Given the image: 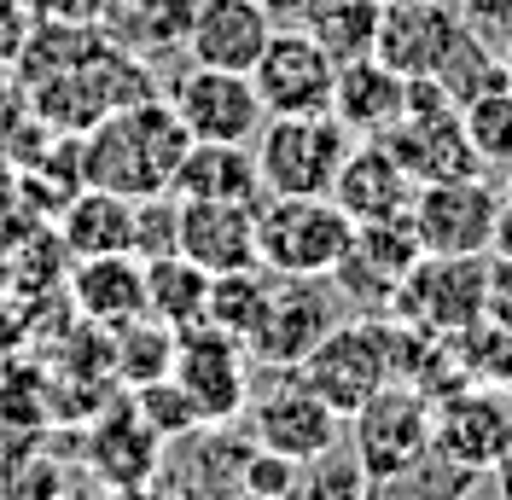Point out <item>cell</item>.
I'll list each match as a JSON object with an SVG mask.
<instances>
[{"instance_id": "6da1fadb", "label": "cell", "mask_w": 512, "mask_h": 500, "mask_svg": "<svg viewBox=\"0 0 512 500\" xmlns=\"http://www.w3.org/2000/svg\"><path fill=\"white\" fill-rule=\"evenodd\" d=\"M187 146L192 134L181 128L175 105L152 94L140 105H123V111L99 117L88 134H76V169H82V187L152 198V192H169L175 163H181Z\"/></svg>"}, {"instance_id": "7a4b0ae2", "label": "cell", "mask_w": 512, "mask_h": 500, "mask_svg": "<svg viewBox=\"0 0 512 500\" xmlns=\"http://www.w3.org/2000/svg\"><path fill=\"white\" fill-rule=\"evenodd\" d=\"M355 221L320 192V198H286L262 192L256 204V262L274 280H332L350 256Z\"/></svg>"}, {"instance_id": "3957f363", "label": "cell", "mask_w": 512, "mask_h": 500, "mask_svg": "<svg viewBox=\"0 0 512 500\" xmlns=\"http://www.w3.org/2000/svg\"><path fill=\"white\" fill-rule=\"evenodd\" d=\"M355 146V134L332 111L315 117H268L256 128L251 152H256V175L262 192H286V198H332L338 181V163Z\"/></svg>"}, {"instance_id": "277c9868", "label": "cell", "mask_w": 512, "mask_h": 500, "mask_svg": "<svg viewBox=\"0 0 512 500\" xmlns=\"http://www.w3.org/2000/svg\"><path fill=\"white\" fill-rule=\"evenodd\" d=\"M350 454L373 483L414 477L431 460V396L390 378L350 413Z\"/></svg>"}, {"instance_id": "5b68a950", "label": "cell", "mask_w": 512, "mask_h": 500, "mask_svg": "<svg viewBox=\"0 0 512 500\" xmlns=\"http://www.w3.org/2000/svg\"><path fill=\"white\" fill-rule=\"evenodd\" d=\"M297 378H303L332 413L350 419L379 384H390V314H355V320H338V326L303 355Z\"/></svg>"}, {"instance_id": "8992f818", "label": "cell", "mask_w": 512, "mask_h": 500, "mask_svg": "<svg viewBox=\"0 0 512 500\" xmlns=\"http://www.w3.org/2000/svg\"><path fill=\"white\" fill-rule=\"evenodd\" d=\"M431 454L466 477H489L512 460V390L466 384L431 402Z\"/></svg>"}, {"instance_id": "52a82bcc", "label": "cell", "mask_w": 512, "mask_h": 500, "mask_svg": "<svg viewBox=\"0 0 512 500\" xmlns=\"http://www.w3.org/2000/svg\"><path fill=\"white\" fill-rule=\"evenodd\" d=\"M489 256V250H483ZM483 256H419L390 291V320H408L419 332L454 338L483 320Z\"/></svg>"}, {"instance_id": "ba28073f", "label": "cell", "mask_w": 512, "mask_h": 500, "mask_svg": "<svg viewBox=\"0 0 512 500\" xmlns=\"http://www.w3.org/2000/svg\"><path fill=\"white\" fill-rule=\"evenodd\" d=\"M495 216H501V187H489L483 169L454 181H425L408 204L425 256H483L495 239Z\"/></svg>"}, {"instance_id": "9c48e42d", "label": "cell", "mask_w": 512, "mask_h": 500, "mask_svg": "<svg viewBox=\"0 0 512 500\" xmlns=\"http://www.w3.org/2000/svg\"><path fill=\"white\" fill-rule=\"evenodd\" d=\"M251 88H256L268 117H315V111H332L338 59L303 24H291V30L274 24L262 59L251 64Z\"/></svg>"}, {"instance_id": "30bf717a", "label": "cell", "mask_w": 512, "mask_h": 500, "mask_svg": "<svg viewBox=\"0 0 512 500\" xmlns=\"http://www.w3.org/2000/svg\"><path fill=\"white\" fill-rule=\"evenodd\" d=\"M169 378L198 407V425H233V419H245V402H251L245 344L216 332L210 320L175 332V367H169Z\"/></svg>"}, {"instance_id": "8fae6325", "label": "cell", "mask_w": 512, "mask_h": 500, "mask_svg": "<svg viewBox=\"0 0 512 500\" xmlns=\"http://www.w3.org/2000/svg\"><path fill=\"white\" fill-rule=\"evenodd\" d=\"M245 407H251V442L256 448H274V454H286L297 466H309L326 448H338L344 413H332L291 367H274V378H268Z\"/></svg>"}, {"instance_id": "7c38bea8", "label": "cell", "mask_w": 512, "mask_h": 500, "mask_svg": "<svg viewBox=\"0 0 512 500\" xmlns=\"http://www.w3.org/2000/svg\"><path fill=\"white\" fill-rule=\"evenodd\" d=\"M169 105L192 140H245L251 146L256 128L268 123L262 99H256L245 70H216V64H187L169 88Z\"/></svg>"}, {"instance_id": "4fadbf2b", "label": "cell", "mask_w": 512, "mask_h": 500, "mask_svg": "<svg viewBox=\"0 0 512 500\" xmlns=\"http://www.w3.org/2000/svg\"><path fill=\"white\" fill-rule=\"evenodd\" d=\"M338 326V303L326 297L320 280H274L268 309L245 338V355H256L262 367H303V355Z\"/></svg>"}, {"instance_id": "5bb4252c", "label": "cell", "mask_w": 512, "mask_h": 500, "mask_svg": "<svg viewBox=\"0 0 512 500\" xmlns=\"http://www.w3.org/2000/svg\"><path fill=\"white\" fill-rule=\"evenodd\" d=\"M460 12L448 0H402V6H384L379 18V41H373V59H384L396 76H437L448 64V53L460 47Z\"/></svg>"}, {"instance_id": "9a60e30c", "label": "cell", "mask_w": 512, "mask_h": 500, "mask_svg": "<svg viewBox=\"0 0 512 500\" xmlns=\"http://www.w3.org/2000/svg\"><path fill=\"white\" fill-rule=\"evenodd\" d=\"M419 256V233L408 216L396 221H361L350 239V256L338 262V291L350 297V303H361V309H390V291L402 285V274L414 268Z\"/></svg>"}, {"instance_id": "2e32d148", "label": "cell", "mask_w": 512, "mask_h": 500, "mask_svg": "<svg viewBox=\"0 0 512 500\" xmlns=\"http://www.w3.org/2000/svg\"><path fill=\"white\" fill-rule=\"evenodd\" d=\"M419 181L396 163V152L384 140H355L344 163H338V181H332V204L361 227V221H396L408 216Z\"/></svg>"}, {"instance_id": "e0dca14e", "label": "cell", "mask_w": 512, "mask_h": 500, "mask_svg": "<svg viewBox=\"0 0 512 500\" xmlns=\"http://www.w3.org/2000/svg\"><path fill=\"white\" fill-rule=\"evenodd\" d=\"M262 204V198H256ZM256 204H227V198H181V233L175 250L198 262L204 274H233L256 268Z\"/></svg>"}, {"instance_id": "ac0fdd59", "label": "cell", "mask_w": 512, "mask_h": 500, "mask_svg": "<svg viewBox=\"0 0 512 500\" xmlns=\"http://www.w3.org/2000/svg\"><path fill=\"white\" fill-rule=\"evenodd\" d=\"M268 35H274V12L262 0H198L181 47L192 53V64H216V70H245L251 76Z\"/></svg>"}, {"instance_id": "d6986e66", "label": "cell", "mask_w": 512, "mask_h": 500, "mask_svg": "<svg viewBox=\"0 0 512 500\" xmlns=\"http://www.w3.org/2000/svg\"><path fill=\"white\" fill-rule=\"evenodd\" d=\"M70 303L88 326H128L146 314V262L134 250H111V256H76L70 268Z\"/></svg>"}, {"instance_id": "ffe728a7", "label": "cell", "mask_w": 512, "mask_h": 500, "mask_svg": "<svg viewBox=\"0 0 512 500\" xmlns=\"http://www.w3.org/2000/svg\"><path fill=\"white\" fill-rule=\"evenodd\" d=\"M332 117L350 128L355 140H379L408 117V76H396L384 59H350L338 64V88H332Z\"/></svg>"}, {"instance_id": "44dd1931", "label": "cell", "mask_w": 512, "mask_h": 500, "mask_svg": "<svg viewBox=\"0 0 512 500\" xmlns=\"http://www.w3.org/2000/svg\"><path fill=\"white\" fill-rule=\"evenodd\" d=\"M379 140L396 152V163L414 175L419 187L425 181H454V175H478L483 169L478 152H472V140H466V128H460V111H443V117H414L408 111Z\"/></svg>"}, {"instance_id": "7402d4cb", "label": "cell", "mask_w": 512, "mask_h": 500, "mask_svg": "<svg viewBox=\"0 0 512 500\" xmlns=\"http://www.w3.org/2000/svg\"><path fill=\"white\" fill-rule=\"evenodd\" d=\"M175 198H227V204H256L262 198V175H256V152L245 140H192L181 163H175Z\"/></svg>"}, {"instance_id": "603a6c76", "label": "cell", "mask_w": 512, "mask_h": 500, "mask_svg": "<svg viewBox=\"0 0 512 500\" xmlns=\"http://www.w3.org/2000/svg\"><path fill=\"white\" fill-rule=\"evenodd\" d=\"M94 448H88V460H94V471L105 477V483H123V489H140V483H152L158 477V460L169 442L140 419V407L123 402L111 407L105 419L94 425Z\"/></svg>"}, {"instance_id": "cb8c5ba5", "label": "cell", "mask_w": 512, "mask_h": 500, "mask_svg": "<svg viewBox=\"0 0 512 500\" xmlns=\"http://www.w3.org/2000/svg\"><path fill=\"white\" fill-rule=\"evenodd\" d=\"M59 245L76 256H111V250H134V198L105 187H82L59 216H53Z\"/></svg>"}, {"instance_id": "d4e9b609", "label": "cell", "mask_w": 512, "mask_h": 500, "mask_svg": "<svg viewBox=\"0 0 512 500\" xmlns=\"http://www.w3.org/2000/svg\"><path fill=\"white\" fill-rule=\"evenodd\" d=\"M192 6L198 0H111L94 24L105 30V41H117L128 53H163L187 41Z\"/></svg>"}, {"instance_id": "484cf974", "label": "cell", "mask_w": 512, "mask_h": 500, "mask_svg": "<svg viewBox=\"0 0 512 500\" xmlns=\"http://www.w3.org/2000/svg\"><path fill=\"white\" fill-rule=\"evenodd\" d=\"M379 18H384V0H303V12L291 24H303L332 59L350 64V59H367L373 53Z\"/></svg>"}, {"instance_id": "4316f807", "label": "cell", "mask_w": 512, "mask_h": 500, "mask_svg": "<svg viewBox=\"0 0 512 500\" xmlns=\"http://www.w3.org/2000/svg\"><path fill=\"white\" fill-rule=\"evenodd\" d=\"M204 297H210V274H204L198 262H187L181 250L146 262V314H152V320L187 332V326L204 320Z\"/></svg>"}, {"instance_id": "83f0119b", "label": "cell", "mask_w": 512, "mask_h": 500, "mask_svg": "<svg viewBox=\"0 0 512 500\" xmlns=\"http://www.w3.org/2000/svg\"><path fill=\"white\" fill-rule=\"evenodd\" d=\"M268 291H274V274L256 262V268H233V274H210V297H204V320L227 332V338H251V326L268 309Z\"/></svg>"}, {"instance_id": "f1b7e54d", "label": "cell", "mask_w": 512, "mask_h": 500, "mask_svg": "<svg viewBox=\"0 0 512 500\" xmlns=\"http://www.w3.org/2000/svg\"><path fill=\"white\" fill-rule=\"evenodd\" d=\"M111 355H117V378L128 390L152 384V378H169V367H175V326H163L152 314H140L128 326H111Z\"/></svg>"}, {"instance_id": "f546056e", "label": "cell", "mask_w": 512, "mask_h": 500, "mask_svg": "<svg viewBox=\"0 0 512 500\" xmlns=\"http://www.w3.org/2000/svg\"><path fill=\"white\" fill-rule=\"evenodd\" d=\"M460 128H466V140H472V152H478L483 169H507L512 163V88H483L460 105Z\"/></svg>"}, {"instance_id": "4dcf8cb0", "label": "cell", "mask_w": 512, "mask_h": 500, "mask_svg": "<svg viewBox=\"0 0 512 500\" xmlns=\"http://www.w3.org/2000/svg\"><path fill=\"white\" fill-rule=\"evenodd\" d=\"M454 344L466 355V367L478 384H495V390H512V326L507 320H472L466 332H454Z\"/></svg>"}, {"instance_id": "1f68e13d", "label": "cell", "mask_w": 512, "mask_h": 500, "mask_svg": "<svg viewBox=\"0 0 512 500\" xmlns=\"http://www.w3.org/2000/svg\"><path fill=\"white\" fill-rule=\"evenodd\" d=\"M297 500H373V477L361 471V460L350 448H326L320 460L303 466Z\"/></svg>"}, {"instance_id": "d6a6232c", "label": "cell", "mask_w": 512, "mask_h": 500, "mask_svg": "<svg viewBox=\"0 0 512 500\" xmlns=\"http://www.w3.org/2000/svg\"><path fill=\"white\" fill-rule=\"evenodd\" d=\"M134 396V407H140V419L158 431L163 442H181L198 431V407L187 402V390L175 384V378H152V384H134L128 390Z\"/></svg>"}, {"instance_id": "836d02e7", "label": "cell", "mask_w": 512, "mask_h": 500, "mask_svg": "<svg viewBox=\"0 0 512 500\" xmlns=\"http://www.w3.org/2000/svg\"><path fill=\"white\" fill-rule=\"evenodd\" d=\"M175 233H181V198H175V192L134 198V256H140V262L169 256V250H175Z\"/></svg>"}, {"instance_id": "e575fe53", "label": "cell", "mask_w": 512, "mask_h": 500, "mask_svg": "<svg viewBox=\"0 0 512 500\" xmlns=\"http://www.w3.org/2000/svg\"><path fill=\"white\" fill-rule=\"evenodd\" d=\"M297 483H303V466L274 454V448H251L245 466H239V489L262 500H297Z\"/></svg>"}, {"instance_id": "d590c367", "label": "cell", "mask_w": 512, "mask_h": 500, "mask_svg": "<svg viewBox=\"0 0 512 500\" xmlns=\"http://www.w3.org/2000/svg\"><path fill=\"white\" fill-rule=\"evenodd\" d=\"M454 12H460V24L483 41H501L512 30V0H448Z\"/></svg>"}, {"instance_id": "8d00e7d4", "label": "cell", "mask_w": 512, "mask_h": 500, "mask_svg": "<svg viewBox=\"0 0 512 500\" xmlns=\"http://www.w3.org/2000/svg\"><path fill=\"white\" fill-rule=\"evenodd\" d=\"M483 314L512 326V256H483Z\"/></svg>"}, {"instance_id": "74e56055", "label": "cell", "mask_w": 512, "mask_h": 500, "mask_svg": "<svg viewBox=\"0 0 512 500\" xmlns=\"http://www.w3.org/2000/svg\"><path fill=\"white\" fill-rule=\"evenodd\" d=\"M30 24L35 18L18 6V0H0V59H18V47H24Z\"/></svg>"}, {"instance_id": "f35d334b", "label": "cell", "mask_w": 512, "mask_h": 500, "mask_svg": "<svg viewBox=\"0 0 512 500\" xmlns=\"http://www.w3.org/2000/svg\"><path fill=\"white\" fill-rule=\"evenodd\" d=\"M18 111H30V88L18 82L12 59H0V123H12Z\"/></svg>"}, {"instance_id": "ab89813d", "label": "cell", "mask_w": 512, "mask_h": 500, "mask_svg": "<svg viewBox=\"0 0 512 500\" xmlns=\"http://www.w3.org/2000/svg\"><path fill=\"white\" fill-rule=\"evenodd\" d=\"M30 18H94V0H18Z\"/></svg>"}, {"instance_id": "60d3db41", "label": "cell", "mask_w": 512, "mask_h": 500, "mask_svg": "<svg viewBox=\"0 0 512 500\" xmlns=\"http://www.w3.org/2000/svg\"><path fill=\"white\" fill-rule=\"evenodd\" d=\"M495 256H512V204L501 198V216H495V239H489Z\"/></svg>"}, {"instance_id": "b9f144b4", "label": "cell", "mask_w": 512, "mask_h": 500, "mask_svg": "<svg viewBox=\"0 0 512 500\" xmlns=\"http://www.w3.org/2000/svg\"><path fill=\"white\" fill-rule=\"evenodd\" d=\"M88 500H163V495H152L146 483H140V489H123V483H105V489H99V495H88Z\"/></svg>"}, {"instance_id": "7bdbcfd3", "label": "cell", "mask_w": 512, "mask_h": 500, "mask_svg": "<svg viewBox=\"0 0 512 500\" xmlns=\"http://www.w3.org/2000/svg\"><path fill=\"white\" fill-rule=\"evenodd\" d=\"M262 6L274 12V24H280V18H297V12H303V0H262Z\"/></svg>"}, {"instance_id": "ee69618b", "label": "cell", "mask_w": 512, "mask_h": 500, "mask_svg": "<svg viewBox=\"0 0 512 500\" xmlns=\"http://www.w3.org/2000/svg\"><path fill=\"white\" fill-rule=\"evenodd\" d=\"M501 82H507V88H512V30L501 35Z\"/></svg>"}, {"instance_id": "f6af8a7d", "label": "cell", "mask_w": 512, "mask_h": 500, "mask_svg": "<svg viewBox=\"0 0 512 500\" xmlns=\"http://www.w3.org/2000/svg\"><path fill=\"white\" fill-rule=\"evenodd\" d=\"M454 500H512V495H501V489H489V483H483V489H466V495H454Z\"/></svg>"}, {"instance_id": "bcb514c9", "label": "cell", "mask_w": 512, "mask_h": 500, "mask_svg": "<svg viewBox=\"0 0 512 500\" xmlns=\"http://www.w3.org/2000/svg\"><path fill=\"white\" fill-rule=\"evenodd\" d=\"M501 198L512 204V163H507V181H501Z\"/></svg>"}, {"instance_id": "7dc6e473", "label": "cell", "mask_w": 512, "mask_h": 500, "mask_svg": "<svg viewBox=\"0 0 512 500\" xmlns=\"http://www.w3.org/2000/svg\"><path fill=\"white\" fill-rule=\"evenodd\" d=\"M222 500H262V495H245V489H233V495H222Z\"/></svg>"}, {"instance_id": "c3c4849f", "label": "cell", "mask_w": 512, "mask_h": 500, "mask_svg": "<svg viewBox=\"0 0 512 500\" xmlns=\"http://www.w3.org/2000/svg\"><path fill=\"white\" fill-rule=\"evenodd\" d=\"M384 6H402V0H384Z\"/></svg>"}, {"instance_id": "681fc988", "label": "cell", "mask_w": 512, "mask_h": 500, "mask_svg": "<svg viewBox=\"0 0 512 500\" xmlns=\"http://www.w3.org/2000/svg\"><path fill=\"white\" fill-rule=\"evenodd\" d=\"M0 500H12V495H0Z\"/></svg>"}]
</instances>
